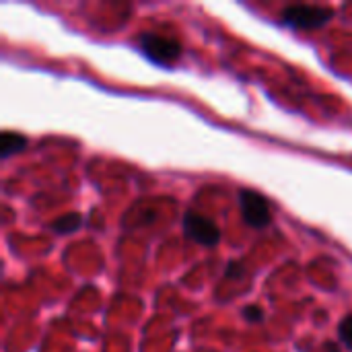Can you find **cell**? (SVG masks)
I'll use <instances>...</instances> for the list:
<instances>
[{"mask_svg":"<svg viewBox=\"0 0 352 352\" xmlns=\"http://www.w3.org/2000/svg\"><path fill=\"white\" fill-rule=\"evenodd\" d=\"M140 50L146 58H151L155 64H171L182 56V45L173 37H165L159 33H142L138 37Z\"/></svg>","mask_w":352,"mask_h":352,"instance_id":"7a4b0ae2","label":"cell"},{"mask_svg":"<svg viewBox=\"0 0 352 352\" xmlns=\"http://www.w3.org/2000/svg\"><path fill=\"white\" fill-rule=\"evenodd\" d=\"M239 206L243 221L252 229H264L272 223V210L268 200L256 190H239Z\"/></svg>","mask_w":352,"mask_h":352,"instance_id":"3957f363","label":"cell"},{"mask_svg":"<svg viewBox=\"0 0 352 352\" xmlns=\"http://www.w3.org/2000/svg\"><path fill=\"white\" fill-rule=\"evenodd\" d=\"M334 16V8L320 4H291L280 12V21L291 29H322Z\"/></svg>","mask_w":352,"mask_h":352,"instance_id":"6da1fadb","label":"cell"},{"mask_svg":"<svg viewBox=\"0 0 352 352\" xmlns=\"http://www.w3.org/2000/svg\"><path fill=\"white\" fill-rule=\"evenodd\" d=\"M80 223H82L80 214H76V212H70V214H64V217L56 219V221L52 223V229H54L58 235H64V233H74V231L80 227Z\"/></svg>","mask_w":352,"mask_h":352,"instance_id":"8992f818","label":"cell"},{"mask_svg":"<svg viewBox=\"0 0 352 352\" xmlns=\"http://www.w3.org/2000/svg\"><path fill=\"white\" fill-rule=\"evenodd\" d=\"M338 336H340L342 344L352 351V314L351 316H346V318L340 322V326H338Z\"/></svg>","mask_w":352,"mask_h":352,"instance_id":"52a82bcc","label":"cell"},{"mask_svg":"<svg viewBox=\"0 0 352 352\" xmlns=\"http://www.w3.org/2000/svg\"><path fill=\"white\" fill-rule=\"evenodd\" d=\"M243 316H245V320H248V322H254V324H258V322H262V320H264V311H262L258 305H250V307H245V309H243Z\"/></svg>","mask_w":352,"mask_h":352,"instance_id":"9c48e42d","label":"cell"},{"mask_svg":"<svg viewBox=\"0 0 352 352\" xmlns=\"http://www.w3.org/2000/svg\"><path fill=\"white\" fill-rule=\"evenodd\" d=\"M27 146V138L19 132H2L0 136V157L8 159Z\"/></svg>","mask_w":352,"mask_h":352,"instance_id":"5b68a950","label":"cell"},{"mask_svg":"<svg viewBox=\"0 0 352 352\" xmlns=\"http://www.w3.org/2000/svg\"><path fill=\"white\" fill-rule=\"evenodd\" d=\"M184 231L190 239H194L196 243L204 245V248H214L221 241V229L214 221H210L204 214L198 212H186L184 217Z\"/></svg>","mask_w":352,"mask_h":352,"instance_id":"277c9868","label":"cell"},{"mask_svg":"<svg viewBox=\"0 0 352 352\" xmlns=\"http://www.w3.org/2000/svg\"><path fill=\"white\" fill-rule=\"evenodd\" d=\"M243 274H245V268H243L239 262H231V264L227 266V270H225V276H227V278H233V280L243 278Z\"/></svg>","mask_w":352,"mask_h":352,"instance_id":"ba28073f","label":"cell"}]
</instances>
